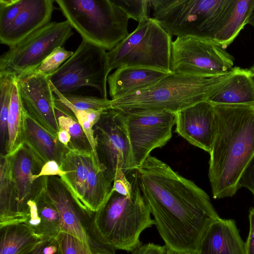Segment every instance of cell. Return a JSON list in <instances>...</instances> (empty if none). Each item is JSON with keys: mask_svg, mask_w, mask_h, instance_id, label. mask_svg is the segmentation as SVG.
I'll use <instances>...</instances> for the list:
<instances>
[{"mask_svg": "<svg viewBox=\"0 0 254 254\" xmlns=\"http://www.w3.org/2000/svg\"><path fill=\"white\" fill-rule=\"evenodd\" d=\"M135 171L141 193L168 249L196 254L207 229L220 217L208 195L150 155Z\"/></svg>", "mask_w": 254, "mask_h": 254, "instance_id": "cell-1", "label": "cell"}, {"mask_svg": "<svg viewBox=\"0 0 254 254\" xmlns=\"http://www.w3.org/2000/svg\"><path fill=\"white\" fill-rule=\"evenodd\" d=\"M213 105L215 130L208 177L213 197L220 199L240 189V180L254 155V105Z\"/></svg>", "mask_w": 254, "mask_h": 254, "instance_id": "cell-2", "label": "cell"}, {"mask_svg": "<svg viewBox=\"0 0 254 254\" xmlns=\"http://www.w3.org/2000/svg\"><path fill=\"white\" fill-rule=\"evenodd\" d=\"M229 72L213 76L171 73L156 83L111 100L112 109L124 114L167 111L177 113L208 101L232 76Z\"/></svg>", "mask_w": 254, "mask_h": 254, "instance_id": "cell-3", "label": "cell"}, {"mask_svg": "<svg viewBox=\"0 0 254 254\" xmlns=\"http://www.w3.org/2000/svg\"><path fill=\"white\" fill-rule=\"evenodd\" d=\"M129 196L112 189L101 207L89 215V231L99 244L115 252H132L141 245L139 237L145 229L155 225L150 208L140 190L136 174Z\"/></svg>", "mask_w": 254, "mask_h": 254, "instance_id": "cell-4", "label": "cell"}, {"mask_svg": "<svg viewBox=\"0 0 254 254\" xmlns=\"http://www.w3.org/2000/svg\"><path fill=\"white\" fill-rule=\"evenodd\" d=\"M236 0H149L153 18L172 37L212 40Z\"/></svg>", "mask_w": 254, "mask_h": 254, "instance_id": "cell-5", "label": "cell"}, {"mask_svg": "<svg viewBox=\"0 0 254 254\" xmlns=\"http://www.w3.org/2000/svg\"><path fill=\"white\" fill-rule=\"evenodd\" d=\"M82 40L111 51L126 38L128 15L113 0H56Z\"/></svg>", "mask_w": 254, "mask_h": 254, "instance_id": "cell-6", "label": "cell"}, {"mask_svg": "<svg viewBox=\"0 0 254 254\" xmlns=\"http://www.w3.org/2000/svg\"><path fill=\"white\" fill-rule=\"evenodd\" d=\"M172 42L169 33L149 17L138 23L133 32L107 52L109 69L139 66L172 73Z\"/></svg>", "mask_w": 254, "mask_h": 254, "instance_id": "cell-7", "label": "cell"}, {"mask_svg": "<svg viewBox=\"0 0 254 254\" xmlns=\"http://www.w3.org/2000/svg\"><path fill=\"white\" fill-rule=\"evenodd\" d=\"M110 71L106 50L82 40L72 56L48 78L63 94L90 86L96 88L102 98L108 99L107 83Z\"/></svg>", "mask_w": 254, "mask_h": 254, "instance_id": "cell-8", "label": "cell"}, {"mask_svg": "<svg viewBox=\"0 0 254 254\" xmlns=\"http://www.w3.org/2000/svg\"><path fill=\"white\" fill-rule=\"evenodd\" d=\"M66 20L50 22L16 45L0 58V74L15 78L35 70L58 47H62L73 33Z\"/></svg>", "mask_w": 254, "mask_h": 254, "instance_id": "cell-9", "label": "cell"}, {"mask_svg": "<svg viewBox=\"0 0 254 254\" xmlns=\"http://www.w3.org/2000/svg\"><path fill=\"white\" fill-rule=\"evenodd\" d=\"M234 59L214 40L177 37L171 44L172 73L213 76L230 72Z\"/></svg>", "mask_w": 254, "mask_h": 254, "instance_id": "cell-10", "label": "cell"}, {"mask_svg": "<svg viewBox=\"0 0 254 254\" xmlns=\"http://www.w3.org/2000/svg\"><path fill=\"white\" fill-rule=\"evenodd\" d=\"M94 128L98 155L108 181L112 183L119 170L125 174L134 170L125 115L113 109L106 110Z\"/></svg>", "mask_w": 254, "mask_h": 254, "instance_id": "cell-11", "label": "cell"}, {"mask_svg": "<svg viewBox=\"0 0 254 254\" xmlns=\"http://www.w3.org/2000/svg\"><path fill=\"white\" fill-rule=\"evenodd\" d=\"M125 115L135 170L152 150L164 146L171 139L176 113L162 111Z\"/></svg>", "mask_w": 254, "mask_h": 254, "instance_id": "cell-12", "label": "cell"}, {"mask_svg": "<svg viewBox=\"0 0 254 254\" xmlns=\"http://www.w3.org/2000/svg\"><path fill=\"white\" fill-rule=\"evenodd\" d=\"M39 184L58 211L61 232L76 237L93 252L111 250L92 238L89 231L90 214L79 207L60 178L42 177Z\"/></svg>", "mask_w": 254, "mask_h": 254, "instance_id": "cell-13", "label": "cell"}, {"mask_svg": "<svg viewBox=\"0 0 254 254\" xmlns=\"http://www.w3.org/2000/svg\"><path fill=\"white\" fill-rule=\"evenodd\" d=\"M20 96L28 113L58 137L60 128L55 110V97L48 76L35 70L16 78Z\"/></svg>", "mask_w": 254, "mask_h": 254, "instance_id": "cell-14", "label": "cell"}, {"mask_svg": "<svg viewBox=\"0 0 254 254\" xmlns=\"http://www.w3.org/2000/svg\"><path fill=\"white\" fill-rule=\"evenodd\" d=\"M175 131L192 145L210 153L215 134L213 104L196 103L176 113Z\"/></svg>", "mask_w": 254, "mask_h": 254, "instance_id": "cell-15", "label": "cell"}, {"mask_svg": "<svg viewBox=\"0 0 254 254\" xmlns=\"http://www.w3.org/2000/svg\"><path fill=\"white\" fill-rule=\"evenodd\" d=\"M52 0H27L12 23L0 32V43L11 47L50 22L54 10Z\"/></svg>", "mask_w": 254, "mask_h": 254, "instance_id": "cell-16", "label": "cell"}, {"mask_svg": "<svg viewBox=\"0 0 254 254\" xmlns=\"http://www.w3.org/2000/svg\"><path fill=\"white\" fill-rule=\"evenodd\" d=\"M23 112V144L33 155L40 170L50 160H55L60 165L67 148L36 121L24 106Z\"/></svg>", "mask_w": 254, "mask_h": 254, "instance_id": "cell-17", "label": "cell"}, {"mask_svg": "<svg viewBox=\"0 0 254 254\" xmlns=\"http://www.w3.org/2000/svg\"><path fill=\"white\" fill-rule=\"evenodd\" d=\"M196 254H245L235 221L219 217L204 233Z\"/></svg>", "mask_w": 254, "mask_h": 254, "instance_id": "cell-18", "label": "cell"}, {"mask_svg": "<svg viewBox=\"0 0 254 254\" xmlns=\"http://www.w3.org/2000/svg\"><path fill=\"white\" fill-rule=\"evenodd\" d=\"M27 206L28 215L23 223L37 237L44 240L56 237L61 232L58 211L40 185Z\"/></svg>", "mask_w": 254, "mask_h": 254, "instance_id": "cell-19", "label": "cell"}, {"mask_svg": "<svg viewBox=\"0 0 254 254\" xmlns=\"http://www.w3.org/2000/svg\"><path fill=\"white\" fill-rule=\"evenodd\" d=\"M11 156V169L17 200V211L20 223L26 219L28 213V201L33 198V176L36 168L39 169L33 155L23 144Z\"/></svg>", "mask_w": 254, "mask_h": 254, "instance_id": "cell-20", "label": "cell"}, {"mask_svg": "<svg viewBox=\"0 0 254 254\" xmlns=\"http://www.w3.org/2000/svg\"><path fill=\"white\" fill-rule=\"evenodd\" d=\"M169 74L144 67L127 66L117 68L108 77L109 95L112 99L124 96L150 86Z\"/></svg>", "mask_w": 254, "mask_h": 254, "instance_id": "cell-21", "label": "cell"}, {"mask_svg": "<svg viewBox=\"0 0 254 254\" xmlns=\"http://www.w3.org/2000/svg\"><path fill=\"white\" fill-rule=\"evenodd\" d=\"M88 170L83 205L88 213L97 211L108 198L113 185L99 167L91 149H82Z\"/></svg>", "mask_w": 254, "mask_h": 254, "instance_id": "cell-22", "label": "cell"}, {"mask_svg": "<svg viewBox=\"0 0 254 254\" xmlns=\"http://www.w3.org/2000/svg\"><path fill=\"white\" fill-rule=\"evenodd\" d=\"M60 166L64 173L60 178L77 204L86 211L83 205V197L88 170L82 149L67 148Z\"/></svg>", "mask_w": 254, "mask_h": 254, "instance_id": "cell-23", "label": "cell"}, {"mask_svg": "<svg viewBox=\"0 0 254 254\" xmlns=\"http://www.w3.org/2000/svg\"><path fill=\"white\" fill-rule=\"evenodd\" d=\"M208 101L214 104L254 105V81L249 69L235 66L227 83Z\"/></svg>", "mask_w": 254, "mask_h": 254, "instance_id": "cell-24", "label": "cell"}, {"mask_svg": "<svg viewBox=\"0 0 254 254\" xmlns=\"http://www.w3.org/2000/svg\"><path fill=\"white\" fill-rule=\"evenodd\" d=\"M20 223L17 211V192L13 178L11 156L0 154V226Z\"/></svg>", "mask_w": 254, "mask_h": 254, "instance_id": "cell-25", "label": "cell"}, {"mask_svg": "<svg viewBox=\"0 0 254 254\" xmlns=\"http://www.w3.org/2000/svg\"><path fill=\"white\" fill-rule=\"evenodd\" d=\"M0 254H26L42 241L24 223L0 226Z\"/></svg>", "mask_w": 254, "mask_h": 254, "instance_id": "cell-26", "label": "cell"}, {"mask_svg": "<svg viewBox=\"0 0 254 254\" xmlns=\"http://www.w3.org/2000/svg\"><path fill=\"white\" fill-rule=\"evenodd\" d=\"M23 107L16 78L12 86L7 120L8 140L4 154L8 155H11L23 145Z\"/></svg>", "mask_w": 254, "mask_h": 254, "instance_id": "cell-27", "label": "cell"}, {"mask_svg": "<svg viewBox=\"0 0 254 254\" xmlns=\"http://www.w3.org/2000/svg\"><path fill=\"white\" fill-rule=\"evenodd\" d=\"M254 0H236L234 8L214 41L225 49L239 35L245 25Z\"/></svg>", "mask_w": 254, "mask_h": 254, "instance_id": "cell-28", "label": "cell"}, {"mask_svg": "<svg viewBox=\"0 0 254 254\" xmlns=\"http://www.w3.org/2000/svg\"><path fill=\"white\" fill-rule=\"evenodd\" d=\"M50 83L55 95L56 106L67 113L70 114L72 110L105 111L112 109L111 100L108 99L72 94H63Z\"/></svg>", "mask_w": 254, "mask_h": 254, "instance_id": "cell-29", "label": "cell"}, {"mask_svg": "<svg viewBox=\"0 0 254 254\" xmlns=\"http://www.w3.org/2000/svg\"><path fill=\"white\" fill-rule=\"evenodd\" d=\"M55 110L60 129L67 131L71 135V141L69 147L91 149L87 138L75 117L56 105Z\"/></svg>", "mask_w": 254, "mask_h": 254, "instance_id": "cell-30", "label": "cell"}, {"mask_svg": "<svg viewBox=\"0 0 254 254\" xmlns=\"http://www.w3.org/2000/svg\"><path fill=\"white\" fill-rule=\"evenodd\" d=\"M16 78L0 74V134L1 146L5 151L8 140L7 120L13 82Z\"/></svg>", "mask_w": 254, "mask_h": 254, "instance_id": "cell-31", "label": "cell"}, {"mask_svg": "<svg viewBox=\"0 0 254 254\" xmlns=\"http://www.w3.org/2000/svg\"><path fill=\"white\" fill-rule=\"evenodd\" d=\"M72 51L66 50L62 47H58L42 62L35 70L42 74L50 76L73 54Z\"/></svg>", "mask_w": 254, "mask_h": 254, "instance_id": "cell-32", "label": "cell"}, {"mask_svg": "<svg viewBox=\"0 0 254 254\" xmlns=\"http://www.w3.org/2000/svg\"><path fill=\"white\" fill-rule=\"evenodd\" d=\"M70 113L73 115L80 125L82 129L87 138L91 149L94 154L99 167L105 173L106 170L105 168L100 162L98 155L97 142L95 137V129L94 128L95 125L88 119V110L80 111L72 110L70 111Z\"/></svg>", "mask_w": 254, "mask_h": 254, "instance_id": "cell-33", "label": "cell"}, {"mask_svg": "<svg viewBox=\"0 0 254 254\" xmlns=\"http://www.w3.org/2000/svg\"><path fill=\"white\" fill-rule=\"evenodd\" d=\"M128 15L138 23L150 17L149 0H113Z\"/></svg>", "mask_w": 254, "mask_h": 254, "instance_id": "cell-34", "label": "cell"}, {"mask_svg": "<svg viewBox=\"0 0 254 254\" xmlns=\"http://www.w3.org/2000/svg\"><path fill=\"white\" fill-rule=\"evenodd\" d=\"M26 3L27 0H0V32L12 23Z\"/></svg>", "mask_w": 254, "mask_h": 254, "instance_id": "cell-35", "label": "cell"}, {"mask_svg": "<svg viewBox=\"0 0 254 254\" xmlns=\"http://www.w3.org/2000/svg\"><path fill=\"white\" fill-rule=\"evenodd\" d=\"M56 238L63 254H94L88 245L73 235L61 232Z\"/></svg>", "mask_w": 254, "mask_h": 254, "instance_id": "cell-36", "label": "cell"}, {"mask_svg": "<svg viewBox=\"0 0 254 254\" xmlns=\"http://www.w3.org/2000/svg\"><path fill=\"white\" fill-rule=\"evenodd\" d=\"M26 254H63L60 243L56 237L42 241L33 250Z\"/></svg>", "mask_w": 254, "mask_h": 254, "instance_id": "cell-37", "label": "cell"}, {"mask_svg": "<svg viewBox=\"0 0 254 254\" xmlns=\"http://www.w3.org/2000/svg\"><path fill=\"white\" fill-rule=\"evenodd\" d=\"M112 189L123 195L129 196L131 194L133 190L132 183L127 179L123 170L118 171L113 182Z\"/></svg>", "mask_w": 254, "mask_h": 254, "instance_id": "cell-38", "label": "cell"}, {"mask_svg": "<svg viewBox=\"0 0 254 254\" xmlns=\"http://www.w3.org/2000/svg\"><path fill=\"white\" fill-rule=\"evenodd\" d=\"M64 173L58 162L55 160H50L43 165L38 174L34 175L33 178L35 182L42 177L57 176L61 178Z\"/></svg>", "mask_w": 254, "mask_h": 254, "instance_id": "cell-39", "label": "cell"}, {"mask_svg": "<svg viewBox=\"0 0 254 254\" xmlns=\"http://www.w3.org/2000/svg\"><path fill=\"white\" fill-rule=\"evenodd\" d=\"M242 187L248 189L254 196V155L245 170L239 183Z\"/></svg>", "mask_w": 254, "mask_h": 254, "instance_id": "cell-40", "label": "cell"}, {"mask_svg": "<svg viewBox=\"0 0 254 254\" xmlns=\"http://www.w3.org/2000/svg\"><path fill=\"white\" fill-rule=\"evenodd\" d=\"M168 250L166 245L148 243L137 247L131 252V254H167Z\"/></svg>", "mask_w": 254, "mask_h": 254, "instance_id": "cell-41", "label": "cell"}, {"mask_svg": "<svg viewBox=\"0 0 254 254\" xmlns=\"http://www.w3.org/2000/svg\"><path fill=\"white\" fill-rule=\"evenodd\" d=\"M250 228L247 240L245 243V254H254V208H251L249 215Z\"/></svg>", "mask_w": 254, "mask_h": 254, "instance_id": "cell-42", "label": "cell"}, {"mask_svg": "<svg viewBox=\"0 0 254 254\" xmlns=\"http://www.w3.org/2000/svg\"><path fill=\"white\" fill-rule=\"evenodd\" d=\"M58 138L59 141L65 147L68 148L71 141L70 134L67 131L60 129L58 133Z\"/></svg>", "mask_w": 254, "mask_h": 254, "instance_id": "cell-43", "label": "cell"}, {"mask_svg": "<svg viewBox=\"0 0 254 254\" xmlns=\"http://www.w3.org/2000/svg\"><path fill=\"white\" fill-rule=\"evenodd\" d=\"M247 24L252 25L254 28V2L248 16Z\"/></svg>", "mask_w": 254, "mask_h": 254, "instance_id": "cell-44", "label": "cell"}, {"mask_svg": "<svg viewBox=\"0 0 254 254\" xmlns=\"http://www.w3.org/2000/svg\"><path fill=\"white\" fill-rule=\"evenodd\" d=\"M93 252L94 254H115V253L110 250L97 251Z\"/></svg>", "mask_w": 254, "mask_h": 254, "instance_id": "cell-45", "label": "cell"}, {"mask_svg": "<svg viewBox=\"0 0 254 254\" xmlns=\"http://www.w3.org/2000/svg\"><path fill=\"white\" fill-rule=\"evenodd\" d=\"M167 254H196L190 253H177V252H174L171 251L169 250H168Z\"/></svg>", "mask_w": 254, "mask_h": 254, "instance_id": "cell-46", "label": "cell"}, {"mask_svg": "<svg viewBox=\"0 0 254 254\" xmlns=\"http://www.w3.org/2000/svg\"><path fill=\"white\" fill-rule=\"evenodd\" d=\"M249 69L250 70L253 79L254 81V65L252 66Z\"/></svg>", "mask_w": 254, "mask_h": 254, "instance_id": "cell-47", "label": "cell"}]
</instances>
